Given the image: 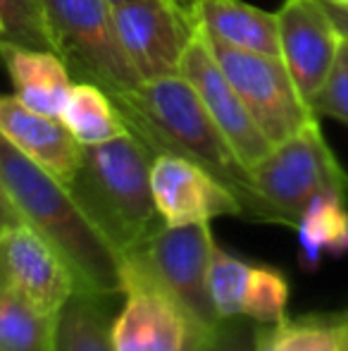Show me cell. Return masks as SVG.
<instances>
[{
	"label": "cell",
	"instance_id": "6da1fadb",
	"mask_svg": "<svg viewBox=\"0 0 348 351\" xmlns=\"http://www.w3.org/2000/svg\"><path fill=\"white\" fill-rule=\"evenodd\" d=\"M0 180L22 217L70 263L81 294L122 296L124 254L107 239L77 196L0 134Z\"/></svg>",
	"mask_w": 348,
	"mask_h": 351
},
{
	"label": "cell",
	"instance_id": "7a4b0ae2",
	"mask_svg": "<svg viewBox=\"0 0 348 351\" xmlns=\"http://www.w3.org/2000/svg\"><path fill=\"white\" fill-rule=\"evenodd\" d=\"M110 101L126 130L153 156L174 153L198 162L241 199L248 217L260 220L251 172L239 162L198 93L181 74L141 82L126 91L112 93Z\"/></svg>",
	"mask_w": 348,
	"mask_h": 351
},
{
	"label": "cell",
	"instance_id": "3957f363",
	"mask_svg": "<svg viewBox=\"0 0 348 351\" xmlns=\"http://www.w3.org/2000/svg\"><path fill=\"white\" fill-rule=\"evenodd\" d=\"M150 162L153 153L126 130L117 139L81 146V165L67 184L124 256L165 227L150 191Z\"/></svg>",
	"mask_w": 348,
	"mask_h": 351
},
{
	"label": "cell",
	"instance_id": "277c9868",
	"mask_svg": "<svg viewBox=\"0 0 348 351\" xmlns=\"http://www.w3.org/2000/svg\"><path fill=\"white\" fill-rule=\"evenodd\" d=\"M251 186L260 220L293 227L317 196H348V172L315 117L286 141L272 146L251 170Z\"/></svg>",
	"mask_w": 348,
	"mask_h": 351
},
{
	"label": "cell",
	"instance_id": "5b68a950",
	"mask_svg": "<svg viewBox=\"0 0 348 351\" xmlns=\"http://www.w3.org/2000/svg\"><path fill=\"white\" fill-rule=\"evenodd\" d=\"M53 53L79 82L101 86L107 96L141 84L126 60L105 0H46Z\"/></svg>",
	"mask_w": 348,
	"mask_h": 351
},
{
	"label": "cell",
	"instance_id": "8992f818",
	"mask_svg": "<svg viewBox=\"0 0 348 351\" xmlns=\"http://www.w3.org/2000/svg\"><path fill=\"white\" fill-rule=\"evenodd\" d=\"M213 246L215 234L210 222H200L160 227L146 244L126 254V258L144 268L208 335L222 325L208 289Z\"/></svg>",
	"mask_w": 348,
	"mask_h": 351
},
{
	"label": "cell",
	"instance_id": "52a82bcc",
	"mask_svg": "<svg viewBox=\"0 0 348 351\" xmlns=\"http://www.w3.org/2000/svg\"><path fill=\"white\" fill-rule=\"evenodd\" d=\"M122 308L110 323L115 351H198L210 335L144 268L124 256Z\"/></svg>",
	"mask_w": 348,
	"mask_h": 351
},
{
	"label": "cell",
	"instance_id": "ba28073f",
	"mask_svg": "<svg viewBox=\"0 0 348 351\" xmlns=\"http://www.w3.org/2000/svg\"><path fill=\"white\" fill-rule=\"evenodd\" d=\"M208 46L224 77L251 112L253 122L260 127L272 146L286 141L310 120H315L282 58L241 51L213 38H208Z\"/></svg>",
	"mask_w": 348,
	"mask_h": 351
},
{
	"label": "cell",
	"instance_id": "9c48e42d",
	"mask_svg": "<svg viewBox=\"0 0 348 351\" xmlns=\"http://www.w3.org/2000/svg\"><path fill=\"white\" fill-rule=\"evenodd\" d=\"M112 24L141 82L179 74L181 56L198 29L191 5L181 0H124L112 8Z\"/></svg>",
	"mask_w": 348,
	"mask_h": 351
},
{
	"label": "cell",
	"instance_id": "30bf717a",
	"mask_svg": "<svg viewBox=\"0 0 348 351\" xmlns=\"http://www.w3.org/2000/svg\"><path fill=\"white\" fill-rule=\"evenodd\" d=\"M0 285L46 315H57L79 294V280L70 263L27 220L0 237Z\"/></svg>",
	"mask_w": 348,
	"mask_h": 351
},
{
	"label": "cell",
	"instance_id": "8fae6325",
	"mask_svg": "<svg viewBox=\"0 0 348 351\" xmlns=\"http://www.w3.org/2000/svg\"><path fill=\"white\" fill-rule=\"evenodd\" d=\"M179 74L193 86L208 115L213 117V122L232 146L234 156L251 172L272 151V143L253 122L251 112L246 110L239 93L224 77L222 67L217 65L213 51H210L208 38L200 29H196L184 56H181Z\"/></svg>",
	"mask_w": 348,
	"mask_h": 351
},
{
	"label": "cell",
	"instance_id": "7c38bea8",
	"mask_svg": "<svg viewBox=\"0 0 348 351\" xmlns=\"http://www.w3.org/2000/svg\"><path fill=\"white\" fill-rule=\"evenodd\" d=\"M150 191L165 227L200 225L224 215H246L241 199L224 182L198 162L174 153L153 156Z\"/></svg>",
	"mask_w": 348,
	"mask_h": 351
},
{
	"label": "cell",
	"instance_id": "4fadbf2b",
	"mask_svg": "<svg viewBox=\"0 0 348 351\" xmlns=\"http://www.w3.org/2000/svg\"><path fill=\"white\" fill-rule=\"evenodd\" d=\"M282 60L303 101L310 106L336 60L341 34L320 0H284L277 10Z\"/></svg>",
	"mask_w": 348,
	"mask_h": 351
},
{
	"label": "cell",
	"instance_id": "5bb4252c",
	"mask_svg": "<svg viewBox=\"0 0 348 351\" xmlns=\"http://www.w3.org/2000/svg\"><path fill=\"white\" fill-rule=\"evenodd\" d=\"M0 134L62 184L75 180L81 165V143L60 117L41 115L17 96L0 93Z\"/></svg>",
	"mask_w": 348,
	"mask_h": 351
},
{
	"label": "cell",
	"instance_id": "9a60e30c",
	"mask_svg": "<svg viewBox=\"0 0 348 351\" xmlns=\"http://www.w3.org/2000/svg\"><path fill=\"white\" fill-rule=\"evenodd\" d=\"M0 60L10 74L14 96L31 110L48 117H60L70 96V70L53 51L0 43Z\"/></svg>",
	"mask_w": 348,
	"mask_h": 351
},
{
	"label": "cell",
	"instance_id": "2e32d148",
	"mask_svg": "<svg viewBox=\"0 0 348 351\" xmlns=\"http://www.w3.org/2000/svg\"><path fill=\"white\" fill-rule=\"evenodd\" d=\"M191 10L198 29L213 41L282 58L277 12H265L241 0H193Z\"/></svg>",
	"mask_w": 348,
	"mask_h": 351
},
{
	"label": "cell",
	"instance_id": "e0dca14e",
	"mask_svg": "<svg viewBox=\"0 0 348 351\" xmlns=\"http://www.w3.org/2000/svg\"><path fill=\"white\" fill-rule=\"evenodd\" d=\"M298 237V265L308 273L325 258L348 256V196L322 194L308 204L293 225Z\"/></svg>",
	"mask_w": 348,
	"mask_h": 351
},
{
	"label": "cell",
	"instance_id": "ac0fdd59",
	"mask_svg": "<svg viewBox=\"0 0 348 351\" xmlns=\"http://www.w3.org/2000/svg\"><path fill=\"white\" fill-rule=\"evenodd\" d=\"M60 120L81 146H96L126 132L117 108L101 86L88 82L72 84Z\"/></svg>",
	"mask_w": 348,
	"mask_h": 351
},
{
	"label": "cell",
	"instance_id": "d6986e66",
	"mask_svg": "<svg viewBox=\"0 0 348 351\" xmlns=\"http://www.w3.org/2000/svg\"><path fill=\"white\" fill-rule=\"evenodd\" d=\"M101 296L75 294L57 313L55 351H115L110 323Z\"/></svg>",
	"mask_w": 348,
	"mask_h": 351
},
{
	"label": "cell",
	"instance_id": "ffe728a7",
	"mask_svg": "<svg viewBox=\"0 0 348 351\" xmlns=\"http://www.w3.org/2000/svg\"><path fill=\"white\" fill-rule=\"evenodd\" d=\"M55 323L0 285V351H55Z\"/></svg>",
	"mask_w": 348,
	"mask_h": 351
},
{
	"label": "cell",
	"instance_id": "44dd1931",
	"mask_svg": "<svg viewBox=\"0 0 348 351\" xmlns=\"http://www.w3.org/2000/svg\"><path fill=\"white\" fill-rule=\"evenodd\" d=\"M279 351H348V308L308 313L272 325Z\"/></svg>",
	"mask_w": 348,
	"mask_h": 351
},
{
	"label": "cell",
	"instance_id": "7402d4cb",
	"mask_svg": "<svg viewBox=\"0 0 348 351\" xmlns=\"http://www.w3.org/2000/svg\"><path fill=\"white\" fill-rule=\"evenodd\" d=\"M251 268H253V263L239 258V256L222 249V246L215 241L213 254H210L208 289H210L213 306L222 323L224 320L243 318V301H246Z\"/></svg>",
	"mask_w": 348,
	"mask_h": 351
},
{
	"label": "cell",
	"instance_id": "603a6c76",
	"mask_svg": "<svg viewBox=\"0 0 348 351\" xmlns=\"http://www.w3.org/2000/svg\"><path fill=\"white\" fill-rule=\"evenodd\" d=\"M289 299L291 282L286 273L267 263H253L243 301V318L253 320L256 325H277L286 318Z\"/></svg>",
	"mask_w": 348,
	"mask_h": 351
},
{
	"label": "cell",
	"instance_id": "cb8c5ba5",
	"mask_svg": "<svg viewBox=\"0 0 348 351\" xmlns=\"http://www.w3.org/2000/svg\"><path fill=\"white\" fill-rule=\"evenodd\" d=\"M0 17L5 22V41L53 51L46 0H0Z\"/></svg>",
	"mask_w": 348,
	"mask_h": 351
},
{
	"label": "cell",
	"instance_id": "d4e9b609",
	"mask_svg": "<svg viewBox=\"0 0 348 351\" xmlns=\"http://www.w3.org/2000/svg\"><path fill=\"white\" fill-rule=\"evenodd\" d=\"M310 110L315 117H334L348 127V38L341 41L334 65L310 101Z\"/></svg>",
	"mask_w": 348,
	"mask_h": 351
},
{
	"label": "cell",
	"instance_id": "484cf974",
	"mask_svg": "<svg viewBox=\"0 0 348 351\" xmlns=\"http://www.w3.org/2000/svg\"><path fill=\"white\" fill-rule=\"evenodd\" d=\"M22 220H24L22 213L17 210L12 196H10V191L5 189L3 180H0V237H3L10 227H14L17 222H22Z\"/></svg>",
	"mask_w": 348,
	"mask_h": 351
},
{
	"label": "cell",
	"instance_id": "4316f807",
	"mask_svg": "<svg viewBox=\"0 0 348 351\" xmlns=\"http://www.w3.org/2000/svg\"><path fill=\"white\" fill-rule=\"evenodd\" d=\"M341 38H348V0H320Z\"/></svg>",
	"mask_w": 348,
	"mask_h": 351
},
{
	"label": "cell",
	"instance_id": "83f0119b",
	"mask_svg": "<svg viewBox=\"0 0 348 351\" xmlns=\"http://www.w3.org/2000/svg\"><path fill=\"white\" fill-rule=\"evenodd\" d=\"M256 351H279L272 325H256Z\"/></svg>",
	"mask_w": 348,
	"mask_h": 351
},
{
	"label": "cell",
	"instance_id": "f1b7e54d",
	"mask_svg": "<svg viewBox=\"0 0 348 351\" xmlns=\"http://www.w3.org/2000/svg\"><path fill=\"white\" fill-rule=\"evenodd\" d=\"M5 41V22H3V17H0V43Z\"/></svg>",
	"mask_w": 348,
	"mask_h": 351
},
{
	"label": "cell",
	"instance_id": "f546056e",
	"mask_svg": "<svg viewBox=\"0 0 348 351\" xmlns=\"http://www.w3.org/2000/svg\"><path fill=\"white\" fill-rule=\"evenodd\" d=\"M107 5H110V8H115V5H120V3H124V0H105Z\"/></svg>",
	"mask_w": 348,
	"mask_h": 351
},
{
	"label": "cell",
	"instance_id": "4dcf8cb0",
	"mask_svg": "<svg viewBox=\"0 0 348 351\" xmlns=\"http://www.w3.org/2000/svg\"><path fill=\"white\" fill-rule=\"evenodd\" d=\"M181 3H186V5H191V3H193V0H181Z\"/></svg>",
	"mask_w": 348,
	"mask_h": 351
}]
</instances>
